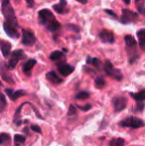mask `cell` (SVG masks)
Masks as SVG:
<instances>
[{"mask_svg": "<svg viewBox=\"0 0 145 146\" xmlns=\"http://www.w3.org/2000/svg\"><path fill=\"white\" fill-rule=\"evenodd\" d=\"M39 24L43 25L50 32H56L60 30L61 24L55 18L54 14L49 9H42L38 12Z\"/></svg>", "mask_w": 145, "mask_h": 146, "instance_id": "obj_1", "label": "cell"}, {"mask_svg": "<svg viewBox=\"0 0 145 146\" xmlns=\"http://www.w3.org/2000/svg\"><path fill=\"white\" fill-rule=\"evenodd\" d=\"M124 42H125V50L128 57V63L133 64L140 57L137 50V42L131 35H126L124 37Z\"/></svg>", "mask_w": 145, "mask_h": 146, "instance_id": "obj_2", "label": "cell"}, {"mask_svg": "<svg viewBox=\"0 0 145 146\" xmlns=\"http://www.w3.org/2000/svg\"><path fill=\"white\" fill-rule=\"evenodd\" d=\"M1 11L4 16V19H5L4 22L9 24V25L18 28V22L15 15V11H14L13 7H12V5L10 4V2L8 0H3L2 1Z\"/></svg>", "mask_w": 145, "mask_h": 146, "instance_id": "obj_3", "label": "cell"}, {"mask_svg": "<svg viewBox=\"0 0 145 146\" xmlns=\"http://www.w3.org/2000/svg\"><path fill=\"white\" fill-rule=\"evenodd\" d=\"M119 126L122 127H129V128H140V127L144 126V121L142 119L138 118L135 116H129L126 117V118L122 119L119 123H118Z\"/></svg>", "mask_w": 145, "mask_h": 146, "instance_id": "obj_4", "label": "cell"}, {"mask_svg": "<svg viewBox=\"0 0 145 146\" xmlns=\"http://www.w3.org/2000/svg\"><path fill=\"white\" fill-rule=\"evenodd\" d=\"M103 69H105V74L107 76H109L110 78H112V79L116 80V81H121L123 79V76H122L121 72L118 69H115L109 61H105Z\"/></svg>", "mask_w": 145, "mask_h": 146, "instance_id": "obj_5", "label": "cell"}, {"mask_svg": "<svg viewBox=\"0 0 145 146\" xmlns=\"http://www.w3.org/2000/svg\"><path fill=\"white\" fill-rule=\"evenodd\" d=\"M138 20V14L131 11L129 9H122V15L120 18V23L121 24H130L134 23Z\"/></svg>", "mask_w": 145, "mask_h": 146, "instance_id": "obj_6", "label": "cell"}, {"mask_svg": "<svg viewBox=\"0 0 145 146\" xmlns=\"http://www.w3.org/2000/svg\"><path fill=\"white\" fill-rule=\"evenodd\" d=\"M25 57H26L25 54H24V52L22 50H15L14 52H12L10 60L8 61V69L9 70L15 69L18 62H19L21 59H24Z\"/></svg>", "mask_w": 145, "mask_h": 146, "instance_id": "obj_7", "label": "cell"}, {"mask_svg": "<svg viewBox=\"0 0 145 146\" xmlns=\"http://www.w3.org/2000/svg\"><path fill=\"white\" fill-rule=\"evenodd\" d=\"M35 34L29 29H22V44L25 46H32L35 44Z\"/></svg>", "mask_w": 145, "mask_h": 146, "instance_id": "obj_8", "label": "cell"}, {"mask_svg": "<svg viewBox=\"0 0 145 146\" xmlns=\"http://www.w3.org/2000/svg\"><path fill=\"white\" fill-rule=\"evenodd\" d=\"M112 106H113L114 111L118 112L123 110L126 108V104H127V98H124V96H116L113 98L111 100Z\"/></svg>", "mask_w": 145, "mask_h": 146, "instance_id": "obj_9", "label": "cell"}, {"mask_svg": "<svg viewBox=\"0 0 145 146\" xmlns=\"http://www.w3.org/2000/svg\"><path fill=\"white\" fill-rule=\"evenodd\" d=\"M99 38L103 43H107V44H113L115 39H114V35L111 31L103 29L99 33Z\"/></svg>", "mask_w": 145, "mask_h": 146, "instance_id": "obj_10", "label": "cell"}, {"mask_svg": "<svg viewBox=\"0 0 145 146\" xmlns=\"http://www.w3.org/2000/svg\"><path fill=\"white\" fill-rule=\"evenodd\" d=\"M73 70H75V68H73V66L67 64L66 62H63V63H59L58 64L59 73H60L61 75L65 76V77H67V76H70L71 74L73 72Z\"/></svg>", "mask_w": 145, "mask_h": 146, "instance_id": "obj_11", "label": "cell"}, {"mask_svg": "<svg viewBox=\"0 0 145 146\" xmlns=\"http://www.w3.org/2000/svg\"><path fill=\"white\" fill-rule=\"evenodd\" d=\"M3 29L5 31V33L12 39H17L19 38V31H18L17 27H14V26H11L9 24L3 23Z\"/></svg>", "mask_w": 145, "mask_h": 146, "instance_id": "obj_12", "label": "cell"}, {"mask_svg": "<svg viewBox=\"0 0 145 146\" xmlns=\"http://www.w3.org/2000/svg\"><path fill=\"white\" fill-rule=\"evenodd\" d=\"M0 75H1V77H2V80L5 81L6 83L12 84V85L14 84V80L12 79V76L8 73L7 69L5 68V65L2 63H1V65H0Z\"/></svg>", "mask_w": 145, "mask_h": 146, "instance_id": "obj_13", "label": "cell"}, {"mask_svg": "<svg viewBox=\"0 0 145 146\" xmlns=\"http://www.w3.org/2000/svg\"><path fill=\"white\" fill-rule=\"evenodd\" d=\"M46 79L48 80L50 83L54 84V85H60V84L63 83V79H61L54 71L48 72L46 74Z\"/></svg>", "mask_w": 145, "mask_h": 146, "instance_id": "obj_14", "label": "cell"}, {"mask_svg": "<svg viewBox=\"0 0 145 146\" xmlns=\"http://www.w3.org/2000/svg\"><path fill=\"white\" fill-rule=\"evenodd\" d=\"M11 48H12L11 43H9L6 40H1L0 39V50H1L4 57L9 56L10 52H11Z\"/></svg>", "mask_w": 145, "mask_h": 146, "instance_id": "obj_15", "label": "cell"}, {"mask_svg": "<svg viewBox=\"0 0 145 146\" xmlns=\"http://www.w3.org/2000/svg\"><path fill=\"white\" fill-rule=\"evenodd\" d=\"M5 92H6V94L11 98V100H13V102L17 100V98H19L20 96H25L26 94V92H24V90H16V92H14V90H11V88H5Z\"/></svg>", "mask_w": 145, "mask_h": 146, "instance_id": "obj_16", "label": "cell"}, {"mask_svg": "<svg viewBox=\"0 0 145 146\" xmlns=\"http://www.w3.org/2000/svg\"><path fill=\"white\" fill-rule=\"evenodd\" d=\"M53 9L58 14H65L69 11V10L67 9L66 0H60V3L59 4H54V5H53Z\"/></svg>", "mask_w": 145, "mask_h": 146, "instance_id": "obj_17", "label": "cell"}, {"mask_svg": "<svg viewBox=\"0 0 145 146\" xmlns=\"http://www.w3.org/2000/svg\"><path fill=\"white\" fill-rule=\"evenodd\" d=\"M50 60L59 62V63H63V62H66V56L61 51H54L50 54Z\"/></svg>", "mask_w": 145, "mask_h": 146, "instance_id": "obj_18", "label": "cell"}, {"mask_svg": "<svg viewBox=\"0 0 145 146\" xmlns=\"http://www.w3.org/2000/svg\"><path fill=\"white\" fill-rule=\"evenodd\" d=\"M36 63H37V61H36L35 59L28 60V61L23 65V72H24V74H26V75L29 76L30 74H31L32 68H33L34 66L36 65Z\"/></svg>", "mask_w": 145, "mask_h": 146, "instance_id": "obj_19", "label": "cell"}, {"mask_svg": "<svg viewBox=\"0 0 145 146\" xmlns=\"http://www.w3.org/2000/svg\"><path fill=\"white\" fill-rule=\"evenodd\" d=\"M130 96L133 98L134 100H136L137 102H143L145 100V90H142L140 92H136V94H133V92H130Z\"/></svg>", "mask_w": 145, "mask_h": 146, "instance_id": "obj_20", "label": "cell"}, {"mask_svg": "<svg viewBox=\"0 0 145 146\" xmlns=\"http://www.w3.org/2000/svg\"><path fill=\"white\" fill-rule=\"evenodd\" d=\"M137 38L139 42V47L141 50L145 49V29H140L137 32Z\"/></svg>", "mask_w": 145, "mask_h": 146, "instance_id": "obj_21", "label": "cell"}, {"mask_svg": "<svg viewBox=\"0 0 145 146\" xmlns=\"http://www.w3.org/2000/svg\"><path fill=\"white\" fill-rule=\"evenodd\" d=\"M87 63L89 64V65H91V66H93V67L97 68V69H99V68L101 67V60L97 59V58H91V57H87Z\"/></svg>", "mask_w": 145, "mask_h": 146, "instance_id": "obj_22", "label": "cell"}, {"mask_svg": "<svg viewBox=\"0 0 145 146\" xmlns=\"http://www.w3.org/2000/svg\"><path fill=\"white\" fill-rule=\"evenodd\" d=\"M11 142V138L8 133H1L0 134V145H8Z\"/></svg>", "mask_w": 145, "mask_h": 146, "instance_id": "obj_23", "label": "cell"}, {"mask_svg": "<svg viewBox=\"0 0 145 146\" xmlns=\"http://www.w3.org/2000/svg\"><path fill=\"white\" fill-rule=\"evenodd\" d=\"M135 6H136V8H137L138 13L143 15L144 12H145L144 0H135Z\"/></svg>", "mask_w": 145, "mask_h": 146, "instance_id": "obj_24", "label": "cell"}, {"mask_svg": "<svg viewBox=\"0 0 145 146\" xmlns=\"http://www.w3.org/2000/svg\"><path fill=\"white\" fill-rule=\"evenodd\" d=\"M124 139L123 138H112L109 142V146H123L124 145Z\"/></svg>", "mask_w": 145, "mask_h": 146, "instance_id": "obj_25", "label": "cell"}, {"mask_svg": "<svg viewBox=\"0 0 145 146\" xmlns=\"http://www.w3.org/2000/svg\"><path fill=\"white\" fill-rule=\"evenodd\" d=\"M26 141V137L23 136V135H19V134H16L14 136V142H15L16 145H19V144H23L24 142Z\"/></svg>", "mask_w": 145, "mask_h": 146, "instance_id": "obj_26", "label": "cell"}, {"mask_svg": "<svg viewBox=\"0 0 145 146\" xmlns=\"http://www.w3.org/2000/svg\"><path fill=\"white\" fill-rule=\"evenodd\" d=\"M75 98H77V100H87V98H89V94L87 92H79L75 94Z\"/></svg>", "mask_w": 145, "mask_h": 146, "instance_id": "obj_27", "label": "cell"}, {"mask_svg": "<svg viewBox=\"0 0 145 146\" xmlns=\"http://www.w3.org/2000/svg\"><path fill=\"white\" fill-rule=\"evenodd\" d=\"M105 86V81L103 78L97 77V79H95V87L99 88H103Z\"/></svg>", "mask_w": 145, "mask_h": 146, "instance_id": "obj_28", "label": "cell"}, {"mask_svg": "<svg viewBox=\"0 0 145 146\" xmlns=\"http://www.w3.org/2000/svg\"><path fill=\"white\" fill-rule=\"evenodd\" d=\"M5 106H6V100H5V98H4L3 94L0 92V111H2V110H4Z\"/></svg>", "mask_w": 145, "mask_h": 146, "instance_id": "obj_29", "label": "cell"}, {"mask_svg": "<svg viewBox=\"0 0 145 146\" xmlns=\"http://www.w3.org/2000/svg\"><path fill=\"white\" fill-rule=\"evenodd\" d=\"M105 11V14H107L109 16H110V17L114 18V19H117V15L115 14V12H113L112 10H109V9H105L103 10Z\"/></svg>", "mask_w": 145, "mask_h": 146, "instance_id": "obj_30", "label": "cell"}, {"mask_svg": "<svg viewBox=\"0 0 145 146\" xmlns=\"http://www.w3.org/2000/svg\"><path fill=\"white\" fill-rule=\"evenodd\" d=\"M143 110H144V104L143 102H137L135 110H137V111H143Z\"/></svg>", "mask_w": 145, "mask_h": 146, "instance_id": "obj_31", "label": "cell"}, {"mask_svg": "<svg viewBox=\"0 0 145 146\" xmlns=\"http://www.w3.org/2000/svg\"><path fill=\"white\" fill-rule=\"evenodd\" d=\"M73 114H75V108L73 106V104H71L70 108H69V111H68V115H73Z\"/></svg>", "mask_w": 145, "mask_h": 146, "instance_id": "obj_32", "label": "cell"}, {"mask_svg": "<svg viewBox=\"0 0 145 146\" xmlns=\"http://www.w3.org/2000/svg\"><path fill=\"white\" fill-rule=\"evenodd\" d=\"M77 108H79L81 110H83V111H87V110H91V104H87L85 106H77Z\"/></svg>", "mask_w": 145, "mask_h": 146, "instance_id": "obj_33", "label": "cell"}, {"mask_svg": "<svg viewBox=\"0 0 145 146\" xmlns=\"http://www.w3.org/2000/svg\"><path fill=\"white\" fill-rule=\"evenodd\" d=\"M31 129L33 131H35V132H38V133H42V130H41V128L38 126V125H35V124H33L31 126Z\"/></svg>", "mask_w": 145, "mask_h": 146, "instance_id": "obj_34", "label": "cell"}, {"mask_svg": "<svg viewBox=\"0 0 145 146\" xmlns=\"http://www.w3.org/2000/svg\"><path fill=\"white\" fill-rule=\"evenodd\" d=\"M67 27L71 28L72 31H75V32H79V27H77V26H75V25H71V24H69V25H67Z\"/></svg>", "mask_w": 145, "mask_h": 146, "instance_id": "obj_35", "label": "cell"}, {"mask_svg": "<svg viewBox=\"0 0 145 146\" xmlns=\"http://www.w3.org/2000/svg\"><path fill=\"white\" fill-rule=\"evenodd\" d=\"M26 3H27L28 7L29 8H32L34 6V2H35V0H25Z\"/></svg>", "mask_w": 145, "mask_h": 146, "instance_id": "obj_36", "label": "cell"}, {"mask_svg": "<svg viewBox=\"0 0 145 146\" xmlns=\"http://www.w3.org/2000/svg\"><path fill=\"white\" fill-rule=\"evenodd\" d=\"M77 2H79V3L81 4H87V0H77Z\"/></svg>", "mask_w": 145, "mask_h": 146, "instance_id": "obj_37", "label": "cell"}, {"mask_svg": "<svg viewBox=\"0 0 145 146\" xmlns=\"http://www.w3.org/2000/svg\"><path fill=\"white\" fill-rule=\"evenodd\" d=\"M122 1H123L126 5H129V4H130V0H122Z\"/></svg>", "mask_w": 145, "mask_h": 146, "instance_id": "obj_38", "label": "cell"}]
</instances>
